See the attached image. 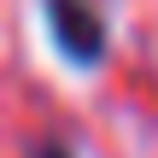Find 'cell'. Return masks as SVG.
Masks as SVG:
<instances>
[{"mask_svg":"<svg viewBox=\"0 0 158 158\" xmlns=\"http://www.w3.org/2000/svg\"><path fill=\"white\" fill-rule=\"evenodd\" d=\"M47 35L76 70H94L106 59V12H100V0H47Z\"/></svg>","mask_w":158,"mask_h":158,"instance_id":"obj_1","label":"cell"},{"mask_svg":"<svg viewBox=\"0 0 158 158\" xmlns=\"http://www.w3.org/2000/svg\"><path fill=\"white\" fill-rule=\"evenodd\" d=\"M29 158H70V147H64V141H41Z\"/></svg>","mask_w":158,"mask_h":158,"instance_id":"obj_2","label":"cell"}]
</instances>
